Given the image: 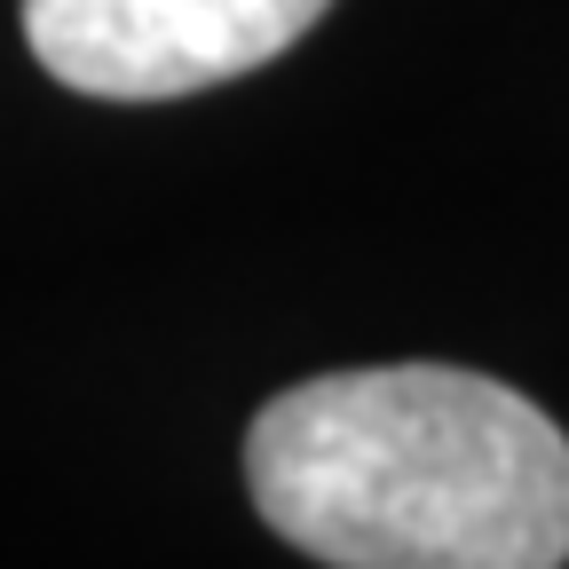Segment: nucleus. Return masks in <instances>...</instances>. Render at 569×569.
I'll list each match as a JSON object with an SVG mask.
<instances>
[{
	"label": "nucleus",
	"instance_id": "nucleus-1",
	"mask_svg": "<svg viewBox=\"0 0 569 569\" xmlns=\"http://www.w3.org/2000/svg\"><path fill=\"white\" fill-rule=\"evenodd\" d=\"M261 522L332 569H561L569 436L459 365L325 372L253 411Z\"/></svg>",
	"mask_w": 569,
	"mask_h": 569
},
{
	"label": "nucleus",
	"instance_id": "nucleus-2",
	"mask_svg": "<svg viewBox=\"0 0 569 569\" xmlns=\"http://www.w3.org/2000/svg\"><path fill=\"white\" fill-rule=\"evenodd\" d=\"M325 9L332 0H24V40L71 96L167 103L246 80Z\"/></svg>",
	"mask_w": 569,
	"mask_h": 569
}]
</instances>
